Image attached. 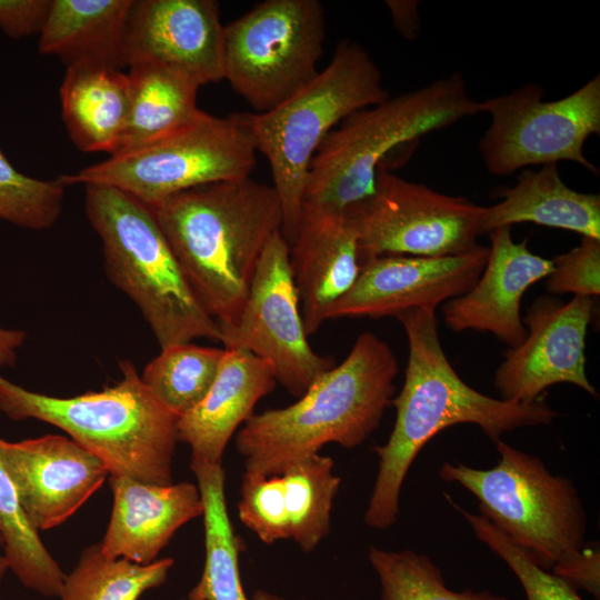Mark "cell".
<instances>
[{
    "label": "cell",
    "mask_w": 600,
    "mask_h": 600,
    "mask_svg": "<svg viewBox=\"0 0 600 600\" xmlns=\"http://www.w3.org/2000/svg\"><path fill=\"white\" fill-rule=\"evenodd\" d=\"M397 318L406 331L409 354L402 389L392 400L393 429L384 444L374 447L378 473L363 517L373 529L397 522L406 476L421 449L442 430L473 423L497 442L504 432L550 424L558 416L546 396L512 402L467 384L442 349L436 310L411 309Z\"/></svg>",
    "instance_id": "1"
},
{
    "label": "cell",
    "mask_w": 600,
    "mask_h": 600,
    "mask_svg": "<svg viewBox=\"0 0 600 600\" xmlns=\"http://www.w3.org/2000/svg\"><path fill=\"white\" fill-rule=\"evenodd\" d=\"M190 287L220 329L237 320L258 261L283 214L272 186L220 181L150 207Z\"/></svg>",
    "instance_id": "2"
},
{
    "label": "cell",
    "mask_w": 600,
    "mask_h": 600,
    "mask_svg": "<svg viewBox=\"0 0 600 600\" xmlns=\"http://www.w3.org/2000/svg\"><path fill=\"white\" fill-rule=\"evenodd\" d=\"M399 372L390 346L358 336L349 354L290 406L253 413L236 433L244 471L266 477L319 453L328 443L352 449L380 426L392 404Z\"/></svg>",
    "instance_id": "3"
},
{
    "label": "cell",
    "mask_w": 600,
    "mask_h": 600,
    "mask_svg": "<svg viewBox=\"0 0 600 600\" xmlns=\"http://www.w3.org/2000/svg\"><path fill=\"white\" fill-rule=\"evenodd\" d=\"M119 367L116 384L69 398L27 390L0 374V411L61 429L99 458L109 477L171 484L179 417L153 398L130 360Z\"/></svg>",
    "instance_id": "4"
},
{
    "label": "cell",
    "mask_w": 600,
    "mask_h": 600,
    "mask_svg": "<svg viewBox=\"0 0 600 600\" xmlns=\"http://www.w3.org/2000/svg\"><path fill=\"white\" fill-rule=\"evenodd\" d=\"M478 113L460 72L351 113L314 153L302 209L344 212L373 191L376 171L391 151Z\"/></svg>",
    "instance_id": "5"
},
{
    "label": "cell",
    "mask_w": 600,
    "mask_h": 600,
    "mask_svg": "<svg viewBox=\"0 0 600 600\" xmlns=\"http://www.w3.org/2000/svg\"><path fill=\"white\" fill-rule=\"evenodd\" d=\"M110 281L139 308L161 349L203 338L222 342L218 321L190 287L152 210L112 187L86 186Z\"/></svg>",
    "instance_id": "6"
},
{
    "label": "cell",
    "mask_w": 600,
    "mask_h": 600,
    "mask_svg": "<svg viewBox=\"0 0 600 600\" xmlns=\"http://www.w3.org/2000/svg\"><path fill=\"white\" fill-rule=\"evenodd\" d=\"M390 96L369 52L342 39L329 64L293 97L268 112L246 113L256 149L269 161L289 247L299 230L310 162L324 138L351 113Z\"/></svg>",
    "instance_id": "7"
},
{
    "label": "cell",
    "mask_w": 600,
    "mask_h": 600,
    "mask_svg": "<svg viewBox=\"0 0 600 600\" xmlns=\"http://www.w3.org/2000/svg\"><path fill=\"white\" fill-rule=\"evenodd\" d=\"M491 469L444 462L439 476L458 482L479 500V513L540 568L553 571L581 554L587 513L573 482L556 476L536 456L501 439Z\"/></svg>",
    "instance_id": "8"
},
{
    "label": "cell",
    "mask_w": 600,
    "mask_h": 600,
    "mask_svg": "<svg viewBox=\"0 0 600 600\" xmlns=\"http://www.w3.org/2000/svg\"><path fill=\"white\" fill-rule=\"evenodd\" d=\"M256 152L246 113L220 118L201 110L192 121L162 138L62 174L59 180L66 187H112L152 207L196 187L249 178Z\"/></svg>",
    "instance_id": "9"
},
{
    "label": "cell",
    "mask_w": 600,
    "mask_h": 600,
    "mask_svg": "<svg viewBox=\"0 0 600 600\" xmlns=\"http://www.w3.org/2000/svg\"><path fill=\"white\" fill-rule=\"evenodd\" d=\"M326 36L319 0H266L224 26L223 79L254 110L268 112L319 73Z\"/></svg>",
    "instance_id": "10"
},
{
    "label": "cell",
    "mask_w": 600,
    "mask_h": 600,
    "mask_svg": "<svg viewBox=\"0 0 600 600\" xmlns=\"http://www.w3.org/2000/svg\"><path fill=\"white\" fill-rule=\"evenodd\" d=\"M538 83L479 101L491 122L479 142L487 170L509 176L530 166L572 161L593 174L599 170L583 152L589 137L600 134V76L572 93L544 100Z\"/></svg>",
    "instance_id": "11"
},
{
    "label": "cell",
    "mask_w": 600,
    "mask_h": 600,
    "mask_svg": "<svg viewBox=\"0 0 600 600\" xmlns=\"http://www.w3.org/2000/svg\"><path fill=\"white\" fill-rule=\"evenodd\" d=\"M482 207L380 164L373 191L346 209L358 238L360 263L371 257L459 256L474 249Z\"/></svg>",
    "instance_id": "12"
},
{
    "label": "cell",
    "mask_w": 600,
    "mask_h": 600,
    "mask_svg": "<svg viewBox=\"0 0 600 600\" xmlns=\"http://www.w3.org/2000/svg\"><path fill=\"white\" fill-rule=\"evenodd\" d=\"M223 348L243 349L269 363L276 380L301 397L336 366L309 344L290 266V248L281 231L267 243L258 261L243 307L222 328Z\"/></svg>",
    "instance_id": "13"
},
{
    "label": "cell",
    "mask_w": 600,
    "mask_h": 600,
    "mask_svg": "<svg viewBox=\"0 0 600 600\" xmlns=\"http://www.w3.org/2000/svg\"><path fill=\"white\" fill-rule=\"evenodd\" d=\"M593 307L591 297L573 296L569 302L538 297L522 318L524 340L504 351L496 371L500 399L531 402L557 383H571L598 397L586 373L584 353Z\"/></svg>",
    "instance_id": "14"
},
{
    "label": "cell",
    "mask_w": 600,
    "mask_h": 600,
    "mask_svg": "<svg viewBox=\"0 0 600 600\" xmlns=\"http://www.w3.org/2000/svg\"><path fill=\"white\" fill-rule=\"evenodd\" d=\"M489 248L448 257L384 254L360 263L359 276L329 310L328 320L398 317L418 308L433 309L468 292L479 279Z\"/></svg>",
    "instance_id": "15"
},
{
    "label": "cell",
    "mask_w": 600,
    "mask_h": 600,
    "mask_svg": "<svg viewBox=\"0 0 600 600\" xmlns=\"http://www.w3.org/2000/svg\"><path fill=\"white\" fill-rule=\"evenodd\" d=\"M223 34L213 0H133L123 39L124 66L154 62L199 87L223 79Z\"/></svg>",
    "instance_id": "16"
},
{
    "label": "cell",
    "mask_w": 600,
    "mask_h": 600,
    "mask_svg": "<svg viewBox=\"0 0 600 600\" xmlns=\"http://www.w3.org/2000/svg\"><path fill=\"white\" fill-rule=\"evenodd\" d=\"M0 458L28 521L38 532L69 519L109 477L99 458L59 434L19 442L0 439Z\"/></svg>",
    "instance_id": "17"
},
{
    "label": "cell",
    "mask_w": 600,
    "mask_h": 600,
    "mask_svg": "<svg viewBox=\"0 0 600 600\" xmlns=\"http://www.w3.org/2000/svg\"><path fill=\"white\" fill-rule=\"evenodd\" d=\"M489 237V257L479 279L468 292L446 302L443 319L453 331L490 332L514 348L527 336L521 299L529 287L551 273L553 263L531 252L527 240L513 241L511 227L496 229Z\"/></svg>",
    "instance_id": "18"
},
{
    "label": "cell",
    "mask_w": 600,
    "mask_h": 600,
    "mask_svg": "<svg viewBox=\"0 0 600 600\" xmlns=\"http://www.w3.org/2000/svg\"><path fill=\"white\" fill-rule=\"evenodd\" d=\"M113 506L99 543L108 558L148 564L187 522L202 517L198 486L190 482L152 484L110 476Z\"/></svg>",
    "instance_id": "19"
},
{
    "label": "cell",
    "mask_w": 600,
    "mask_h": 600,
    "mask_svg": "<svg viewBox=\"0 0 600 600\" xmlns=\"http://www.w3.org/2000/svg\"><path fill=\"white\" fill-rule=\"evenodd\" d=\"M290 266L307 336L328 320L331 307L360 272L357 233L346 212L302 209Z\"/></svg>",
    "instance_id": "20"
},
{
    "label": "cell",
    "mask_w": 600,
    "mask_h": 600,
    "mask_svg": "<svg viewBox=\"0 0 600 600\" xmlns=\"http://www.w3.org/2000/svg\"><path fill=\"white\" fill-rule=\"evenodd\" d=\"M276 384L273 370L264 360L243 349L224 348L209 392L178 419V440L190 447L191 463H222L230 439Z\"/></svg>",
    "instance_id": "21"
},
{
    "label": "cell",
    "mask_w": 600,
    "mask_h": 600,
    "mask_svg": "<svg viewBox=\"0 0 600 600\" xmlns=\"http://www.w3.org/2000/svg\"><path fill=\"white\" fill-rule=\"evenodd\" d=\"M501 200L482 207L480 234L511 227L514 223L536 224L573 231L600 240V196L579 192L562 180L558 163L538 170L523 169L511 188L497 192Z\"/></svg>",
    "instance_id": "22"
},
{
    "label": "cell",
    "mask_w": 600,
    "mask_h": 600,
    "mask_svg": "<svg viewBox=\"0 0 600 600\" xmlns=\"http://www.w3.org/2000/svg\"><path fill=\"white\" fill-rule=\"evenodd\" d=\"M133 0H51L38 50L66 67L121 70L126 23Z\"/></svg>",
    "instance_id": "23"
},
{
    "label": "cell",
    "mask_w": 600,
    "mask_h": 600,
    "mask_svg": "<svg viewBox=\"0 0 600 600\" xmlns=\"http://www.w3.org/2000/svg\"><path fill=\"white\" fill-rule=\"evenodd\" d=\"M130 87L118 69L68 67L60 87L62 119L74 146L116 154L127 124Z\"/></svg>",
    "instance_id": "24"
},
{
    "label": "cell",
    "mask_w": 600,
    "mask_h": 600,
    "mask_svg": "<svg viewBox=\"0 0 600 600\" xmlns=\"http://www.w3.org/2000/svg\"><path fill=\"white\" fill-rule=\"evenodd\" d=\"M190 468L203 506L206 554L201 577L187 597L192 600H287L262 589L248 598L239 568L242 540L236 534L228 513L222 463H190Z\"/></svg>",
    "instance_id": "25"
},
{
    "label": "cell",
    "mask_w": 600,
    "mask_h": 600,
    "mask_svg": "<svg viewBox=\"0 0 600 600\" xmlns=\"http://www.w3.org/2000/svg\"><path fill=\"white\" fill-rule=\"evenodd\" d=\"M127 74L129 112L117 153L162 138L200 113L199 86L184 76L154 62L132 64Z\"/></svg>",
    "instance_id": "26"
},
{
    "label": "cell",
    "mask_w": 600,
    "mask_h": 600,
    "mask_svg": "<svg viewBox=\"0 0 600 600\" xmlns=\"http://www.w3.org/2000/svg\"><path fill=\"white\" fill-rule=\"evenodd\" d=\"M329 456L316 453L283 470L289 539L303 552L313 551L330 532L333 500L341 478L333 473Z\"/></svg>",
    "instance_id": "27"
},
{
    "label": "cell",
    "mask_w": 600,
    "mask_h": 600,
    "mask_svg": "<svg viewBox=\"0 0 600 600\" xmlns=\"http://www.w3.org/2000/svg\"><path fill=\"white\" fill-rule=\"evenodd\" d=\"M174 564L172 558L139 564L106 557L99 543L82 550L78 563L64 576L60 600H139L163 584Z\"/></svg>",
    "instance_id": "28"
},
{
    "label": "cell",
    "mask_w": 600,
    "mask_h": 600,
    "mask_svg": "<svg viewBox=\"0 0 600 600\" xmlns=\"http://www.w3.org/2000/svg\"><path fill=\"white\" fill-rule=\"evenodd\" d=\"M223 356L224 348L174 344L161 349L140 377L153 398L180 418L204 399Z\"/></svg>",
    "instance_id": "29"
},
{
    "label": "cell",
    "mask_w": 600,
    "mask_h": 600,
    "mask_svg": "<svg viewBox=\"0 0 600 600\" xmlns=\"http://www.w3.org/2000/svg\"><path fill=\"white\" fill-rule=\"evenodd\" d=\"M0 536L9 570L20 583L43 597H59L66 574L28 521L1 458Z\"/></svg>",
    "instance_id": "30"
},
{
    "label": "cell",
    "mask_w": 600,
    "mask_h": 600,
    "mask_svg": "<svg viewBox=\"0 0 600 600\" xmlns=\"http://www.w3.org/2000/svg\"><path fill=\"white\" fill-rule=\"evenodd\" d=\"M369 562L379 584V600H510L488 590L448 588L439 567L426 554L370 546Z\"/></svg>",
    "instance_id": "31"
},
{
    "label": "cell",
    "mask_w": 600,
    "mask_h": 600,
    "mask_svg": "<svg viewBox=\"0 0 600 600\" xmlns=\"http://www.w3.org/2000/svg\"><path fill=\"white\" fill-rule=\"evenodd\" d=\"M66 186L58 179L40 180L18 171L0 151V219L43 230L59 219Z\"/></svg>",
    "instance_id": "32"
},
{
    "label": "cell",
    "mask_w": 600,
    "mask_h": 600,
    "mask_svg": "<svg viewBox=\"0 0 600 600\" xmlns=\"http://www.w3.org/2000/svg\"><path fill=\"white\" fill-rule=\"evenodd\" d=\"M451 503L467 520L477 538L508 564L521 583L527 600H583L572 583L537 566L484 516L468 512Z\"/></svg>",
    "instance_id": "33"
},
{
    "label": "cell",
    "mask_w": 600,
    "mask_h": 600,
    "mask_svg": "<svg viewBox=\"0 0 600 600\" xmlns=\"http://www.w3.org/2000/svg\"><path fill=\"white\" fill-rule=\"evenodd\" d=\"M238 513L241 522L263 543L289 539V521L281 474L243 473Z\"/></svg>",
    "instance_id": "34"
},
{
    "label": "cell",
    "mask_w": 600,
    "mask_h": 600,
    "mask_svg": "<svg viewBox=\"0 0 600 600\" xmlns=\"http://www.w3.org/2000/svg\"><path fill=\"white\" fill-rule=\"evenodd\" d=\"M547 277L551 294L596 298L600 293V240L582 237L578 247L556 257Z\"/></svg>",
    "instance_id": "35"
},
{
    "label": "cell",
    "mask_w": 600,
    "mask_h": 600,
    "mask_svg": "<svg viewBox=\"0 0 600 600\" xmlns=\"http://www.w3.org/2000/svg\"><path fill=\"white\" fill-rule=\"evenodd\" d=\"M51 0H0V29L12 39L40 33Z\"/></svg>",
    "instance_id": "36"
},
{
    "label": "cell",
    "mask_w": 600,
    "mask_h": 600,
    "mask_svg": "<svg viewBox=\"0 0 600 600\" xmlns=\"http://www.w3.org/2000/svg\"><path fill=\"white\" fill-rule=\"evenodd\" d=\"M551 572L599 599L600 551L596 543L588 542L580 556Z\"/></svg>",
    "instance_id": "37"
},
{
    "label": "cell",
    "mask_w": 600,
    "mask_h": 600,
    "mask_svg": "<svg viewBox=\"0 0 600 600\" xmlns=\"http://www.w3.org/2000/svg\"><path fill=\"white\" fill-rule=\"evenodd\" d=\"M392 24L396 30L407 40H414L421 31L419 16V1L416 0H387L384 1Z\"/></svg>",
    "instance_id": "38"
},
{
    "label": "cell",
    "mask_w": 600,
    "mask_h": 600,
    "mask_svg": "<svg viewBox=\"0 0 600 600\" xmlns=\"http://www.w3.org/2000/svg\"><path fill=\"white\" fill-rule=\"evenodd\" d=\"M26 333L21 330L0 327V366H13L17 361V349L22 346Z\"/></svg>",
    "instance_id": "39"
},
{
    "label": "cell",
    "mask_w": 600,
    "mask_h": 600,
    "mask_svg": "<svg viewBox=\"0 0 600 600\" xmlns=\"http://www.w3.org/2000/svg\"><path fill=\"white\" fill-rule=\"evenodd\" d=\"M8 570H9V564H8L7 559L4 558V556L0 554V584Z\"/></svg>",
    "instance_id": "40"
},
{
    "label": "cell",
    "mask_w": 600,
    "mask_h": 600,
    "mask_svg": "<svg viewBox=\"0 0 600 600\" xmlns=\"http://www.w3.org/2000/svg\"><path fill=\"white\" fill-rule=\"evenodd\" d=\"M2 546H3V541H2V538L0 536V547H2Z\"/></svg>",
    "instance_id": "41"
},
{
    "label": "cell",
    "mask_w": 600,
    "mask_h": 600,
    "mask_svg": "<svg viewBox=\"0 0 600 600\" xmlns=\"http://www.w3.org/2000/svg\"><path fill=\"white\" fill-rule=\"evenodd\" d=\"M181 600H192V599H190V598L186 597V598H182Z\"/></svg>",
    "instance_id": "42"
},
{
    "label": "cell",
    "mask_w": 600,
    "mask_h": 600,
    "mask_svg": "<svg viewBox=\"0 0 600 600\" xmlns=\"http://www.w3.org/2000/svg\"><path fill=\"white\" fill-rule=\"evenodd\" d=\"M300 600H306V599H300Z\"/></svg>",
    "instance_id": "43"
}]
</instances>
